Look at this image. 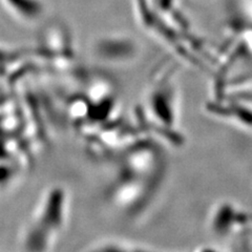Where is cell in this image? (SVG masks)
<instances>
[{
    "label": "cell",
    "instance_id": "cell-1",
    "mask_svg": "<svg viewBox=\"0 0 252 252\" xmlns=\"http://www.w3.org/2000/svg\"><path fill=\"white\" fill-rule=\"evenodd\" d=\"M64 189L52 187L41 195L21 235L25 250H50L66 220Z\"/></svg>",
    "mask_w": 252,
    "mask_h": 252
},
{
    "label": "cell",
    "instance_id": "cell-2",
    "mask_svg": "<svg viewBox=\"0 0 252 252\" xmlns=\"http://www.w3.org/2000/svg\"><path fill=\"white\" fill-rule=\"evenodd\" d=\"M86 250H94V251H129V250H145V248L141 246H136L135 244H131L125 241H102L99 243H94L90 248Z\"/></svg>",
    "mask_w": 252,
    "mask_h": 252
}]
</instances>
